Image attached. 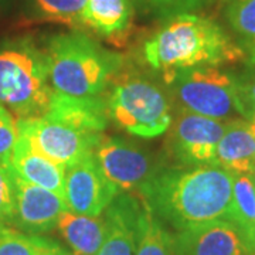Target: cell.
<instances>
[{"instance_id": "1", "label": "cell", "mask_w": 255, "mask_h": 255, "mask_svg": "<svg viewBox=\"0 0 255 255\" xmlns=\"http://www.w3.org/2000/svg\"><path fill=\"white\" fill-rule=\"evenodd\" d=\"M234 174L214 164L162 170L139 190L160 221L182 231L227 220Z\"/></svg>"}, {"instance_id": "2", "label": "cell", "mask_w": 255, "mask_h": 255, "mask_svg": "<svg viewBox=\"0 0 255 255\" xmlns=\"http://www.w3.org/2000/svg\"><path fill=\"white\" fill-rule=\"evenodd\" d=\"M143 55L152 68L163 74L166 84L183 70L246 60L243 48L220 24L190 11L167 20L146 41Z\"/></svg>"}, {"instance_id": "3", "label": "cell", "mask_w": 255, "mask_h": 255, "mask_svg": "<svg viewBox=\"0 0 255 255\" xmlns=\"http://www.w3.org/2000/svg\"><path fill=\"white\" fill-rule=\"evenodd\" d=\"M44 54L53 90L70 97L100 98L122 64L118 54L82 33L51 37Z\"/></svg>"}, {"instance_id": "4", "label": "cell", "mask_w": 255, "mask_h": 255, "mask_svg": "<svg viewBox=\"0 0 255 255\" xmlns=\"http://www.w3.org/2000/svg\"><path fill=\"white\" fill-rule=\"evenodd\" d=\"M53 94L46 54L31 41H14L0 48V105L17 121L43 115Z\"/></svg>"}, {"instance_id": "5", "label": "cell", "mask_w": 255, "mask_h": 255, "mask_svg": "<svg viewBox=\"0 0 255 255\" xmlns=\"http://www.w3.org/2000/svg\"><path fill=\"white\" fill-rule=\"evenodd\" d=\"M167 85L182 110L223 122L247 119L238 78L217 67L183 70Z\"/></svg>"}, {"instance_id": "6", "label": "cell", "mask_w": 255, "mask_h": 255, "mask_svg": "<svg viewBox=\"0 0 255 255\" xmlns=\"http://www.w3.org/2000/svg\"><path fill=\"white\" fill-rule=\"evenodd\" d=\"M112 121L139 137H156L172 127L170 105L162 90L139 77L119 81L107 104Z\"/></svg>"}, {"instance_id": "7", "label": "cell", "mask_w": 255, "mask_h": 255, "mask_svg": "<svg viewBox=\"0 0 255 255\" xmlns=\"http://www.w3.org/2000/svg\"><path fill=\"white\" fill-rule=\"evenodd\" d=\"M18 133L26 137L37 152L65 169L91 156L104 136L85 133L46 115L18 119Z\"/></svg>"}, {"instance_id": "8", "label": "cell", "mask_w": 255, "mask_h": 255, "mask_svg": "<svg viewBox=\"0 0 255 255\" xmlns=\"http://www.w3.org/2000/svg\"><path fill=\"white\" fill-rule=\"evenodd\" d=\"M92 155L102 173L121 193L139 191L157 173L147 153L119 137L102 136Z\"/></svg>"}, {"instance_id": "9", "label": "cell", "mask_w": 255, "mask_h": 255, "mask_svg": "<svg viewBox=\"0 0 255 255\" xmlns=\"http://www.w3.org/2000/svg\"><path fill=\"white\" fill-rule=\"evenodd\" d=\"M121 191L102 173L94 155L67 167L64 200L67 209L84 216H101Z\"/></svg>"}, {"instance_id": "10", "label": "cell", "mask_w": 255, "mask_h": 255, "mask_svg": "<svg viewBox=\"0 0 255 255\" xmlns=\"http://www.w3.org/2000/svg\"><path fill=\"white\" fill-rule=\"evenodd\" d=\"M227 122L182 110L170 136L174 156L189 166L213 164Z\"/></svg>"}, {"instance_id": "11", "label": "cell", "mask_w": 255, "mask_h": 255, "mask_svg": "<svg viewBox=\"0 0 255 255\" xmlns=\"http://www.w3.org/2000/svg\"><path fill=\"white\" fill-rule=\"evenodd\" d=\"M14 174V173H13ZM16 204L11 226L20 231L40 236L57 228L67 209L63 196L36 184L24 182L14 174Z\"/></svg>"}, {"instance_id": "12", "label": "cell", "mask_w": 255, "mask_h": 255, "mask_svg": "<svg viewBox=\"0 0 255 255\" xmlns=\"http://www.w3.org/2000/svg\"><path fill=\"white\" fill-rule=\"evenodd\" d=\"M251 251L236 224L219 220L179 231L173 236L172 255H246Z\"/></svg>"}, {"instance_id": "13", "label": "cell", "mask_w": 255, "mask_h": 255, "mask_svg": "<svg viewBox=\"0 0 255 255\" xmlns=\"http://www.w3.org/2000/svg\"><path fill=\"white\" fill-rule=\"evenodd\" d=\"M142 203L121 196L105 211L107 236L95 255H136L137 216Z\"/></svg>"}, {"instance_id": "14", "label": "cell", "mask_w": 255, "mask_h": 255, "mask_svg": "<svg viewBox=\"0 0 255 255\" xmlns=\"http://www.w3.org/2000/svg\"><path fill=\"white\" fill-rule=\"evenodd\" d=\"M43 115L91 135H104L108 125V108L100 98L70 97L55 91Z\"/></svg>"}, {"instance_id": "15", "label": "cell", "mask_w": 255, "mask_h": 255, "mask_svg": "<svg viewBox=\"0 0 255 255\" xmlns=\"http://www.w3.org/2000/svg\"><path fill=\"white\" fill-rule=\"evenodd\" d=\"M11 172L24 182L44 187L64 197L65 167L53 162L43 153L37 152L24 136L18 140L9 162Z\"/></svg>"}, {"instance_id": "16", "label": "cell", "mask_w": 255, "mask_h": 255, "mask_svg": "<svg viewBox=\"0 0 255 255\" xmlns=\"http://www.w3.org/2000/svg\"><path fill=\"white\" fill-rule=\"evenodd\" d=\"M213 164L231 174H255V139L248 119L227 122Z\"/></svg>"}, {"instance_id": "17", "label": "cell", "mask_w": 255, "mask_h": 255, "mask_svg": "<svg viewBox=\"0 0 255 255\" xmlns=\"http://www.w3.org/2000/svg\"><path fill=\"white\" fill-rule=\"evenodd\" d=\"M132 17L130 0H87L81 24L98 36L118 40L128 33Z\"/></svg>"}, {"instance_id": "18", "label": "cell", "mask_w": 255, "mask_h": 255, "mask_svg": "<svg viewBox=\"0 0 255 255\" xmlns=\"http://www.w3.org/2000/svg\"><path fill=\"white\" fill-rule=\"evenodd\" d=\"M57 228L74 255H95L107 236L105 216H84L65 210Z\"/></svg>"}, {"instance_id": "19", "label": "cell", "mask_w": 255, "mask_h": 255, "mask_svg": "<svg viewBox=\"0 0 255 255\" xmlns=\"http://www.w3.org/2000/svg\"><path fill=\"white\" fill-rule=\"evenodd\" d=\"M227 220L240 228L253 248L255 237V174H234Z\"/></svg>"}, {"instance_id": "20", "label": "cell", "mask_w": 255, "mask_h": 255, "mask_svg": "<svg viewBox=\"0 0 255 255\" xmlns=\"http://www.w3.org/2000/svg\"><path fill=\"white\" fill-rule=\"evenodd\" d=\"M173 236L142 200L137 216L136 255H172Z\"/></svg>"}, {"instance_id": "21", "label": "cell", "mask_w": 255, "mask_h": 255, "mask_svg": "<svg viewBox=\"0 0 255 255\" xmlns=\"http://www.w3.org/2000/svg\"><path fill=\"white\" fill-rule=\"evenodd\" d=\"M226 18L247 61L255 65V0H228Z\"/></svg>"}, {"instance_id": "22", "label": "cell", "mask_w": 255, "mask_h": 255, "mask_svg": "<svg viewBox=\"0 0 255 255\" xmlns=\"http://www.w3.org/2000/svg\"><path fill=\"white\" fill-rule=\"evenodd\" d=\"M85 3L87 0H31V7L38 20L77 27L81 26Z\"/></svg>"}, {"instance_id": "23", "label": "cell", "mask_w": 255, "mask_h": 255, "mask_svg": "<svg viewBox=\"0 0 255 255\" xmlns=\"http://www.w3.org/2000/svg\"><path fill=\"white\" fill-rule=\"evenodd\" d=\"M57 246L54 241L40 236L6 226L0 227V255H44Z\"/></svg>"}, {"instance_id": "24", "label": "cell", "mask_w": 255, "mask_h": 255, "mask_svg": "<svg viewBox=\"0 0 255 255\" xmlns=\"http://www.w3.org/2000/svg\"><path fill=\"white\" fill-rule=\"evenodd\" d=\"M16 204L14 174L9 164L0 163V227L11 224Z\"/></svg>"}, {"instance_id": "25", "label": "cell", "mask_w": 255, "mask_h": 255, "mask_svg": "<svg viewBox=\"0 0 255 255\" xmlns=\"http://www.w3.org/2000/svg\"><path fill=\"white\" fill-rule=\"evenodd\" d=\"M18 136L17 118L7 108L0 105V163L9 164Z\"/></svg>"}, {"instance_id": "26", "label": "cell", "mask_w": 255, "mask_h": 255, "mask_svg": "<svg viewBox=\"0 0 255 255\" xmlns=\"http://www.w3.org/2000/svg\"><path fill=\"white\" fill-rule=\"evenodd\" d=\"M240 81V97L246 111L247 119L251 118L255 112V73L248 75L244 80Z\"/></svg>"}, {"instance_id": "27", "label": "cell", "mask_w": 255, "mask_h": 255, "mask_svg": "<svg viewBox=\"0 0 255 255\" xmlns=\"http://www.w3.org/2000/svg\"><path fill=\"white\" fill-rule=\"evenodd\" d=\"M152 7L166 11H187L203 4L207 0H146Z\"/></svg>"}, {"instance_id": "28", "label": "cell", "mask_w": 255, "mask_h": 255, "mask_svg": "<svg viewBox=\"0 0 255 255\" xmlns=\"http://www.w3.org/2000/svg\"><path fill=\"white\" fill-rule=\"evenodd\" d=\"M44 255H73V254H70L68 251H65V250H63L60 246H57L54 247L51 251H48V253Z\"/></svg>"}, {"instance_id": "29", "label": "cell", "mask_w": 255, "mask_h": 255, "mask_svg": "<svg viewBox=\"0 0 255 255\" xmlns=\"http://www.w3.org/2000/svg\"><path fill=\"white\" fill-rule=\"evenodd\" d=\"M250 124H251V129H253V133H254V139H255V112L251 115V118L248 119Z\"/></svg>"}, {"instance_id": "30", "label": "cell", "mask_w": 255, "mask_h": 255, "mask_svg": "<svg viewBox=\"0 0 255 255\" xmlns=\"http://www.w3.org/2000/svg\"><path fill=\"white\" fill-rule=\"evenodd\" d=\"M246 255H255V251H251V253H248V254Z\"/></svg>"}, {"instance_id": "31", "label": "cell", "mask_w": 255, "mask_h": 255, "mask_svg": "<svg viewBox=\"0 0 255 255\" xmlns=\"http://www.w3.org/2000/svg\"><path fill=\"white\" fill-rule=\"evenodd\" d=\"M253 250L255 251V237H254V243H253Z\"/></svg>"}]
</instances>
